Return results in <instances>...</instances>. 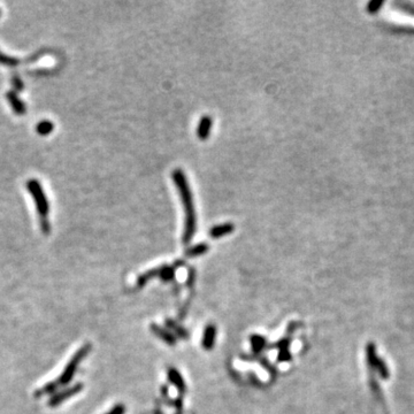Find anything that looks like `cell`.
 <instances>
[{
    "label": "cell",
    "instance_id": "7",
    "mask_svg": "<svg viewBox=\"0 0 414 414\" xmlns=\"http://www.w3.org/2000/svg\"><path fill=\"white\" fill-rule=\"evenodd\" d=\"M234 229H235V226L232 225V223H230V222L222 223V225L213 227L210 231V236H211V237H213V238H220V237H223V236H226L228 234H231V232L234 231Z\"/></svg>",
    "mask_w": 414,
    "mask_h": 414
},
{
    "label": "cell",
    "instance_id": "18",
    "mask_svg": "<svg viewBox=\"0 0 414 414\" xmlns=\"http://www.w3.org/2000/svg\"><path fill=\"white\" fill-rule=\"evenodd\" d=\"M174 276V269L172 267H162L160 268L159 277H161L163 281H170Z\"/></svg>",
    "mask_w": 414,
    "mask_h": 414
},
{
    "label": "cell",
    "instance_id": "19",
    "mask_svg": "<svg viewBox=\"0 0 414 414\" xmlns=\"http://www.w3.org/2000/svg\"><path fill=\"white\" fill-rule=\"evenodd\" d=\"M0 63H3V65H5V66H16L19 63V61L16 60V59L8 58L6 56H4L3 53H0Z\"/></svg>",
    "mask_w": 414,
    "mask_h": 414
},
{
    "label": "cell",
    "instance_id": "1",
    "mask_svg": "<svg viewBox=\"0 0 414 414\" xmlns=\"http://www.w3.org/2000/svg\"><path fill=\"white\" fill-rule=\"evenodd\" d=\"M173 181L180 192V198L184 209V231H183V243L189 244L196 234L197 229V218L193 197L190 190L187 176L181 170H175L172 173Z\"/></svg>",
    "mask_w": 414,
    "mask_h": 414
},
{
    "label": "cell",
    "instance_id": "14",
    "mask_svg": "<svg viewBox=\"0 0 414 414\" xmlns=\"http://www.w3.org/2000/svg\"><path fill=\"white\" fill-rule=\"evenodd\" d=\"M392 7H395L396 10H398V11L406 13V14L414 15V5H412V4L404 3V2H394L392 3Z\"/></svg>",
    "mask_w": 414,
    "mask_h": 414
},
{
    "label": "cell",
    "instance_id": "11",
    "mask_svg": "<svg viewBox=\"0 0 414 414\" xmlns=\"http://www.w3.org/2000/svg\"><path fill=\"white\" fill-rule=\"evenodd\" d=\"M151 328L155 335H157L159 339H161L163 342H166L167 344H170V345L175 344V339L171 333H168L167 330H164V329L160 328L159 326H155V324H153Z\"/></svg>",
    "mask_w": 414,
    "mask_h": 414
},
{
    "label": "cell",
    "instance_id": "21",
    "mask_svg": "<svg viewBox=\"0 0 414 414\" xmlns=\"http://www.w3.org/2000/svg\"><path fill=\"white\" fill-rule=\"evenodd\" d=\"M13 84H14V87L18 89V90H22L23 89V84L22 81L19 77H14L13 78Z\"/></svg>",
    "mask_w": 414,
    "mask_h": 414
},
{
    "label": "cell",
    "instance_id": "17",
    "mask_svg": "<svg viewBox=\"0 0 414 414\" xmlns=\"http://www.w3.org/2000/svg\"><path fill=\"white\" fill-rule=\"evenodd\" d=\"M251 344L253 350H255L256 352H259L265 346V340L261 336H252Z\"/></svg>",
    "mask_w": 414,
    "mask_h": 414
},
{
    "label": "cell",
    "instance_id": "20",
    "mask_svg": "<svg viewBox=\"0 0 414 414\" xmlns=\"http://www.w3.org/2000/svg\"><path fill=\"white\" fill-rule=\"evenodd\" d=\"M126 412V407L123 404H116L115 406H114L111 411H108L106 414H125Z\"/></svg>",
    "mask_w": 414,
    "mask_h": 414
},
{
    "label": "cell",
    "instance_id": "4",
    "mask_svg": "<svg viewBox=\"0 0 414 414\" xmlns=\"http://www.w3.org/2000/svg\"><path fill=\"white\" fill-rule=\"evenodd\" d=\"M84 386L82 383H76L74 386L66 388L65 390L59 391L57 394H54L53 396H51V398L49 399V406L50 407H58L59 405H61L62 403H65L66 400H68L71 397H74L75 395L79 394L83 390Z\"/></svg>",
    "mask_w": 414,
    "mask_h": 414
},
{
    "label": "cell",
    "instance_id": "6",
    "mask_svg": "<svg viewBox=\"0 0 414 414\" xmlns=\"http://www.w3.org/2000/svg\"><path fill=\"white\" fill-rule=\"evenodd\" d=\"M212 119H211L210 116H202L200 121H199V125H198V128H197V135L199 139L201 141H205L209 137V135L211 133V128H212Z\"/></svg>",
    "mask_w": 414,
    "mask_h": 414
},
{
    "label": "cell",
    "instance_id": "12",
    "mask_svg": "<svg viewBox=\"0 0 414 414\" xmlns=\"http://www.w3.org/2000/svg\"><path fill=\"white\" fill-rule=\"evenodd\" d=\"M59 388V384L57 381H51L48 382L46 384H44L43 387L40 388V389H38L35 392V397H43L45 395H54V392Z\"/></svg>",
    "mask_w": 414,
    "mask_h": 414
},
{
    "label": "cell",
    "instance_id": "15",
    "mask_svg": "<svg viewBox=\"0 0 414 414\" xmlns=\"http://www.w3.org/2000/svg\"><path fill=\"white\" fill-rule=\"evenodd\" d=\"M383 5H384L383 0H371V2L367 4L366 11L368 12L369 14H375V13H378L380 10H381V7Z\"/></svg>",
    "mask_w": 414,
    "mask_h": 414
},
{
    "label": "cell",
    "instance_id": "16",
    "mask_svg": "<svg viewBox=\"0 0 414 414\" xmlns=\"http://www.w3.org/2000/svg\"><path fill=\"white\" fill-rule=\"evenodd\" d=\"M53 130V125L50 121H42L37 126V132L40 135H49Z\"/></svg>",
    "mask_w": 414,
    "mask_h": 414
},
{
    "label": "cell",
    "instance_id": "3",
    "mask_svg": "<svg viewBox=\"0 0 414 414\" xmlns=\"http://www.w3.org/2000/svg\"><path fill=\"white\" fill-rule=\"evenodd\" d=\"M27 187H28L29 190H30V192L32 193L33 198H35L36 205L38 207V211H39L42 230H43L44 234H49V232H50V223H49V220H48V214H49L48 199H46L43 190H42L40 184H39V182H38V181H35V180L29 181Z\"/></svg>",
    "mask_w": 414,
    "mask_h": 414
},
{
    "label": "cell",
    "instance_id": "8",
    "mask_svg": "<svg viewBox=\"0 0 414 414\" xmlns=\"http://www.w3.org/2000/svg\"><path fill=\"white\" fill-rule=\"evenodd\" d=\"M215 337H217V329L211 324V326L207 327L204 332V336H202V346H204L206 350L212 349L214 346Z\"/></svg>",
    "mask_w": 414,
    "mask_h": 414
},
{
    "label": "cell",
    "instance_id": "9",
    "mask_svg": "<svg viewBox=\"0 0 414 414\" xmlns=\"http://www.w3.org/2000/svg\"><path fill=\"white\" fill-rule=\"evenodd\" d=\"M168 379H170V381L174 384V386L180 391L185 390V382L182 378V375H181L175 368L168 369Z\"/></svg>",
    "mask_w": 414,
    "mask_h": 414
},
{
    "label": "cell",
    "instance_id": "22",
    "mask_svg": "<svg viewBox=\"0 0 414 414\" xmlns=\"http://www.w3.org/2000/svg\"><path fill=\"white\" fill-rule=\"evenodd\" d=\"M170 326H171L173 329H174V330H177V334H179V335H181V336H187V334L184 333L185 330H183V329L179 328V327L176 326V324H173V323L170 322Z\"/></svg>",
    "mask_w": 414,
    "mask_h": 414
},
{
    "label": "cell",
    "instance_id": "5",
    "mask_svg": "<svg viewBox=\"0 0 414 414\" xmlns=\"http://www.w3.org/2000/svg\"><path fill=\"white\" fill-rule=\"evenodd\" d=\"M366 353H367V360L369 361V365L371 368L378 369L382 379H388V377H389V370H388V367L386 366V364H384L382 359L379 357V354L377 353V350H375V346L373 343L367 345Z\"/></svg>",
    "mask_w": 414,
    "mask_h": 414
},
{
    "label": "cell",
    "instance_id": "13",
    "mask_svg": "<svg viewBox=\"0 0 414 414\" xmlns=\"http://www.w3.org/2000/svg\"><path fill=\"white\" fill-rule=\"evenodd\" d=\"M209 249H210L209 245L205 244V243L197 244V245H195V246L188 249L187 252H185V255H187V257H189V258H196V257L205 255V253L209 251Z\"/></svg>",
    "mask_w": 414,
    "mask_h": 414
},
{
    "label": "cell",
    "instance_id": "2",
    "mask_svg": "<svg viewBox=\"0 0 414 414\" xmlns=\"http://www.w3.org/2000/svg\"><path fill=\"white\" fill-rule=\"evenodd\" d=\"M91 351V345L90 344H84L83 346H81L77 350V352H76L73 357L70 358V360L68 361V364L66 365L65 369L62 370V373L60 374V377L57 380V382L59 384V387L60 386H67V384H69L71 382V380H73L74 375L76 374V371L78 369V366L81 362L86 359V357L88 356L89 353Z\"/></svg>",
    "mask_w": 414,
    "mask_h": 414
},
{
    "label": "cell",
    "instance_id": "10",
    "mask_svg": "<svg viewBox=\"0 0 414 414\" xmlns=\"http://www.w3.org/2000/svg\"><path fill=\"white\" fill-rule=\"evenodd\" d=\"M7 98L10 100V103L12 105L13 109H14V112L16 114H24L25 113V106L23 105L22 101L19 99V97L16 96L15 92H8L7 94Z\"/></svg>",
    "mask_w": 414,
    "mask_h": 414
}]
</instances>
